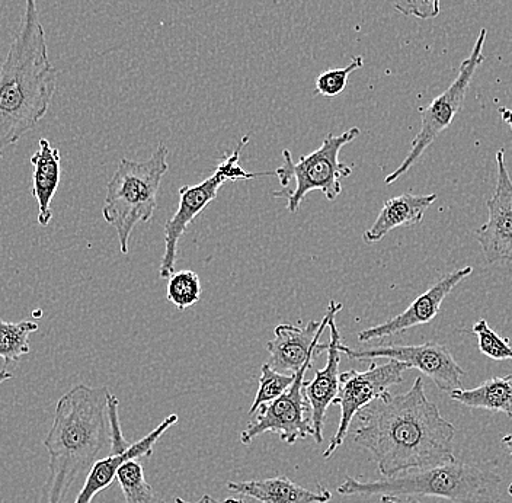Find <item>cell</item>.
<instances>
[{
  "mask_svg": "<svg viewBox=\"0 0 512 503\" xmlns=\"http://www.w3.org/2000/svg\"><path fill=\"white\" fill-rule=\"evenodd\" d=\"M486 37H488V31L482 28L472 53L460 66L459 75L454 79V82L448 86L443 94L432 99L431 104L419 110L422 120L421 130L416 134L414 142L411 144V150H409L408 156L403 160L402 165L384 179L386 185H392L393 182L398 181L400 176L405 175L424 155L425 150L435 142V139L451 126L454 117L462 110L467 89L475 78L476 70L479 69L480 64L485 62L483 47H485Z\"/></svg>",
  "mask_w": 512,
  "mask_h": 503,
  "instance_id": "cell-8",
  "label": "cell"
},
{
  "mask_svg": "<svg viewBox=\"0 0 512 503\" xmlns=\"http://www.w3.org/2000/svg\"><path fill=\"white\" fill-rule=\"evenodd\" d=\"M168 155V147L159 144L143 162L123 158L108 182L102 217L117 232L123 255L137 224L147 223L155 214L160 184L169 171Z\"/></svg>",
  "mask_w": 512,
  "mask_h": 503,
  "instance_id": "cell-5",
  "label": "cell"
},
{
  "mask_svg": "<svg viewBox=\"0 0 512 503\" xmlns=\"http://www.w3.org/2000/svg\"><path fill=\"white\" fill-rule=\"evenodd\" d=\"M473 274V267H463L450 272L446 277L441 278L437 284L432 285L430 290L412 301L408 309L403 310L400 315L387 320L382 325L373 326L366 331L358 333V342L374 341V339H383L387 336L399 335V333L416 328V326L428 325L440 313L441 304L444 299L457 287L463 280Z\"/></svg>",
  "mask_w": 512,
  "mask_h": 503,
  "instance_id": "cell-14",
  "label": "cell"
},
{
  "mask_svg": "<svg viewBox=\"0 0 512 503\" xmlns=\"http://www.w3.org/2000/svg\"><path fill=\"white\" fill-rule=\"evenodd\" d=\"M450 399L470 409L501 412L512 419V374L492 377L475 389L454 390Z\"/></svg>",
  "mask_w": 512,
  "mask_h": 503,
  "instance_id": "cell-20",
  "label": "cell"
},
{
  "mask_svg": "<svg viewBox=\"0 0 512 503\" xmlns=\"http://www.w3.org/2000/svg\"><path fill=\"white\" fill-rule=\"evenodd\" d=\"M473 333L478 336L480 352L495 361L512 360V346L510 339L501 338L495 331L489 328L485 319L479 320L473 326Z\"/></svg>",
  "mask_w": 512,
  "mask_h": 503,
  "instance_id": "cell-26",
  "label": "cell"
},
{
  "mask_svg": "<svg viewBox=\"0 0 512 503\" xmlns=\"http://www.w3.org/2000/svg\"><path fill=\"white\" fill-rule=\"evenodd\" d=\"M117 480L126 503H166L147 483L142 464L127 461L118 469Z\"/></svg>",
  "mask_w": 512,
  "mask_h": 503,
  "instance_id": "cell-22",
  "label": "cell"
},
{
  "mask_svg": "<svg viewBox=\"0 0 512 503\" xmlns=\"http://www.w3.org/2000/svg\"><path fill=\"white\" fill-rule=\"evenodd\" d=\"M339 351L350 360H387L403 362L409 370L421 371L434 381L441 392L451 393L463 389V377L466 376L462 365L454 360L447 346L428 342L424 345H377L368 349H352L341 344Z\"/></svg>",
  "mask_w": 512,
  "mask_h": 503,
  "instance_id": "cell-11",
  "label": "cell"
},
{
  "mask_svg": "<svg viewBox=\"0 0 512 503\" xmlns=\"http://www.w3.org/2000/svg\"><path fill=\"white\" fill-rule=\"evenodd\" d=\"M118 402L117 396H114L108 390L107 392V418L108 429H110V444L111 454L123 453L131 444H128L124 438L123 431H121L120 416H118Z\"/></svg>",
  "mask_w": 512,
  "mask_h": 503,
  "instance_id": "cell-27",
  "label": "cell"
},
{
  "mask_svg": "<svg viewBox=\"0 0 512 503\" xmlns=\"http://www.w3.org/2000/svg\"><path fill=\"white\" fill-rule=\"evenodd\" d=\"M396 11L418 19H432L440 15L441 0H392Z\"/></svg>",
  "mask_w": 512,
  "mask_h": 503,
  "instance_id": "cell-28",
  "label": "cell"
},
{
  "mask_svg": "<svg viewBox=\"0 0 512 503\" xmlns=\"http://www.w3.org/2000/svg\"><path fill=\"white\" fill-rule=\"evenodd\" d=\"M37 331L38 323L32 320L12 323L0 316V358L5 364L21 361L30 354V335Z\"/></svg>",
  "mask_w": 512,
  "mask_h": 503,
  "instance_id": "cell-21",
  "label": "cell"
},
{
  "mask_svg": "<svg viewBox=\"0 0 512 503\" xmlns=\"http://www.w3.org/2000/svg\"><path fill=\"white\" fill-rule=\"evenodd\" d=\"M108 387L79 384L60 397L44 447L48 477L41 503H63L80 474L89 473L110 442Z\"/></svg>",
  "mask_w": 512,
  "mask_h": 503,
  "instance_id": "cell-3",
  "label": "cell"
},
{
  "mask_svg": "<svg viewBox=\"0 0 512 503\" xmlns=\"http://www.w3.org/2000/svg\"><path fill=\"white\" fill-rule=\"evenodd\" d=\"M226 488L261 503H328L332 499V493L322 485L316 490H309L291 482L287 476L227 482Z\"/></svg>",
  "mask_w": 512,
  "mask_h": 503,
  "instance_id": "cell-17",
  "label": "cell"
},
{
  "mask_svg": "<svg viewBox=\"0 0 512 503\" xmlns=\"http://www.w3.org/2000/svg\"><path fill=\"white\" fill-rule=\"evenodd\" d=\"M498 460L450 461L430 469L411 470L376 482L345 477L336 488L342 496H430L454 503H501Z\"/></svg>",
  "mask_w": 512,
  "mask_h": 503,
  "instance_id": "cell-4",
  "label": "cell"
},
{
  "mask_svg": "<svg viewBox=\"0 0 512 503\" xmlns=\"http://www.w3.org/2000/svg\"><path fill=\"white\" fill-rule=\"evenodd\" d=\"M31 194L38 204V224L47 227L53 219L51 201L56 195L62 176V155L47 139H41L37 152L32 155Z\"/></svg>",
  "mask_w": 512,
  "mask_h": 503,
  "instance_id": "cell-18",
  "label": "cell"
},
{
  "mask_svg": "<svg viewBox=\"0 0 512 503\" xmlns=\"http://www.w3.org/2000/svg\"><path fill=\"white\" fill-rule=\"evenodd\" d=\"M352 440L371 454L383 477L456 460V428L425 394L422 377L409 392L384 394L352 421Z\"/></svg>",
  "mask_w": 512,
  "mask_h": 503,
  "instance_id": "cell-1",
  "label": "cell"
},
{
  "mask_svg": "<svg viewBox=\"0 0 512 503\" xmlns=\"http://www.w3.org/2000/svg\"><path fill=\"white\" fill-rule=\"evenodd\" d=\"M175 503H246L243 499H224V501H219V499H214L213 496L203 495L197 502H188L182 498H175Z\"/></svg>",
  "mask_w": 512,
  "mask_h": 503,
  "instance_id": "cell-29",
  "label": "cell"
},
{
  "mask_svg": "<svg viewBox=\"0 0 512 503\" xmlns=\"http://www.w3.org/2000/svg\"><path fill=\"white\" fill-rule=\"evenodd\" d=\"M360 134L358 127L350 128L341 136L329 133L319 149L310 155L300 156L296 163L291 158L290 150H283L284 165L275 169L274 175L284 189L272 192V197L284 198L290 213H297L306 195L316 189L325 194L326 200H336L342 192V179L352 173L351 166L339 159V153L342 147L354 142Z\"/></svg>",
  "mask_w": 512,
  "mask_h": 503,
  "instance_id": "cell-6",
  "label": "cell"
},
{
  "mask_svg": "<svg viewBox=\"0 0 512 503\" xmlns=\"http://www.w3.org/2000/svg\"><path fill=\"white\" fill-rule=\"evenodd\" d=\"M408 370V365L403 362L389 360L383 365L371 362L366 371L350 370L339 374V392L332 405L341 406V419L323 458L334 456L344 444L355 415L374 400L390 393V387L402 383L403 373Z\"/></svg>",
  "mask_w": 512,
  "mask_h": 503,
  "instance_id": "cell-9",
  "label": "cell"
},
{
  "mask_svg": "<svg viewBox=\"0 0 512 503\" xmlns=\"http://www.w3.org/2000/svg\"><path fill=\"white\" fill-rule=\"evenodd\" d=\"M57 76L37 0H25L24 15L0 66V159L46 117Z\"/></svg>",
  "mask_w": 512,
  "mask_h": 503,
  "instance_id": "cell-2",
  "label": "cell"
},
{
  "mask_svg": "<svg viewBox=\"0 0 512 503\" xmlns=\"http://www.w3.org/2000/svg\"><path fill=\"white\" fill-rule=\"evenodd\" d=\"M499 112H501L502 121H504V123L507 124V126L510 127L512 131V110L507 107H501L499 108Z\"/></svg>",
  "mask_w": 512,
  "mask_h": 503,
  "instance_id": "cell-31",
  "label": "cell"
},
{
  "mask_svg": "<svg viewBox=\"0 0 512 503\" xmlns=\"http://www.w3.org/2000/svg\"><path fill=\"white\" fill-rule=\"evenodd\" d=\"M488 221L475 232L488 264L512 265V179L505 150L496 152V188L488 203Z\"/></svg>",
  "mask_w": 512,
  "mask_h": 503,
  "instance_id": "cell-12",
  "label": "cell"
},
{
  "mask_svg": "<svg viewBox=\"0 0 512 503\" xmlns=\"http://www.w3.org/2000/svg\"><path fill=\"white\" fill-rule=\"evenodd\" d=\"M437 198V194H402L390 198L384 203L373 226L364 232V242L371 245L380 242L392 230L421 223L428 208L437 201Z\"/></svg>",
  "mask_w": 512,
  "mask_h": 503,
  "instance_id": "cell-19",
  "label": "cell"
},
{
  "mask_svg": "<svg viewBox=\"0 0 512 503\" xmlns=\"http://www.w3.org/2000/svg\"><path fill=\"white\" fill-rule=\"evenodd\" d=\"M335 316L329 319L328 328L331 333V341L328 342V360L325 368L315 371V378L312 381H304L303 393L312 410L313 438L316 444L323 442V426H325L326 410L334 403L336 394L339 392V361L342 344L341 333L336 326Z\"/></svg>",
  "mask_w": 512,
  "mask_h": 503,
  "instance_id": "cell-15",
  "label": "cell"
},
{
  "mask_svg": "<svg viewBox=\"0 0 512 503\" xmlns=\"http://www.w3.org/2000/svg\"><path fill=\"white\" fill-rule=\"evenodd\" d=\"M382 503H422L415 498L400 499L399 496H382L380 498Z\"/></svg>",
  "mask_w": 512,
  "mask_h": 503,
  "instance_id": "cell-30",
  "label": "cell"
},
{
  "mask_svg": "<svg viewBox=\"0 0 512 503\" xmlns=\"http://www.w3.org/2000/svg\"><path fill=\"white\" fill-rule=\"evenodd\" d=\"M178 421V415L172 413L168 418L163 419L150 434H147L142 440L131 444L123 453L110 454V456L96 461L92 469L89 470L88 477H86L85 480V486L80 490L75 503H91L94 501L98 493L110 488L114 480H117L118 469H120L124 463H127V461L152 456L156 442H158L159 438H162V435Z\"/></svg>",
  "mask_w": 512,
  "mask_h": 503,
  "instance_id": "cell-16",
  "label": "cell"
},
{
  "mask_svg": "<svg viewBox=\"0 0 512 503\" xmlns=\"http://www.w3.org/2000/svg\"><path fill=\"white\" fill-rule=\"evenodd\" d=\"M12 373H9L8 370H2L0 371V386H2L5 381L12 380Z\"/></svg>",
  "mask_w": 512,
  "mask_h": 503,
  "instance_id": "cell-33",
  "label": "cell"
},
{
  "mask_svg": "<svg viewBox=\"0 0 512 503\" xmlns=\"http://www.w3.org/2000/svg\"><path fill=\"white\" fill-rule=\"evenodd\" d=\"M294 381V374L280 373L275 370L271 364H264L261 368V378H259V389L256 392L254 403L249 409V415H254L256 410L265 403L274 402L275 399L287 392Z\"/></svg>",
  "mask_w": 512,
  "mask_h": 503,
  "instance_id": "cell-24",
  "label": "cell"
},
{
  "mask_svg": "<svg viewBox=\"0 0 512 503\" xmlns=\"http://www.w3.org/2000/svg\"><path fill=\"white\" fill-rule=\"evenodd\" d=\"M249 142V137L240 140L232 155L226 156L217 166L213 175L208 176L197 185H184L179 189L178 210L171 220L165 224V252L160 262L159 277L162 280L171 277L175 272L176 251L182 235L187 232V227L211 201L216 200L217 192L226 182L238 181V179H255L259 176H270L274 172L251 173L246 172L239 165L240 153Z\"/></svg>",
  "mask_w": 512,
  "mask_h": 503,
  "instance_id": "cell-7",
  "label": "cell"
},
{
  "mask_svg": "<svg viewBox=\"0 0 512 503\" xmlns=\"http://www.w3.org/2000/svg\"><path fill=\"white\" fill-rule=\"evenodd\" d=\"M508 493H510V496H512V483L510 485V488H508Z\"/></svg>",
  "mask_w": 512,
  "mask_h": 503,
  "instance_id": "cell-34",
  "label": "cell"
},
{
  "mask_svg": "<svg viewBox=\"0 0 512 503\" xmlns=\"http://www.w3.org/2000/svg\"><path fill=\"white\" fill-rule=\"evenodd\" d=\"M313 360L315 358L307 360L294 374L293 384L286 393L256 410L255 418L240 432L242 444H252L256 437L265 432H274L288 445L313 437L312 410L303 393L304 378L307 370L312 368Z\"/></svg>",
  "mask_w": 512,
  "mask_h": 503,
  "instance_id": "cell-10",
  "label": "cell"
},
{
  "mask_svg": "<svg viewBox=\"0 0 512 503\" xmlns=\"http://www.w3.org/2000/svg\"><path fill=\"white\" fill-rule=\"evenodd\" d=\"M363 66L364 57L355 56L347 67L320 73L315 82V95L325 96V98H335V96L341 95L347 88L351 73Z\"/></svg>",
  "mask_w": 512,
  "mask_h": 503,
  "instance_id": "cell-25",
  "label": "cell"
},
{
  "mask_svg": "<svg viewBox=\"0 0 512 503\" xmlns=\"http://www.w3.org/2000/svg\"><path fill=\"white\" fill-rule=\"evenodd\" d=\"M502 444L507 447L508 453H510V456L512 457V434L505 435L504 438H502Z\"/></svg>",
  "mask_w": 512,
  "mask_h": 503,
  "instance_id": "cell-32",
  "label": "cell"
},
{
  "mask_svg": "<svg viewBox=\"0 0 512 503\" xmlns=\"http://www.w3.org/2000/svg\"><path fill=\"white\" fill-rule=\"evenodd\" d=\"M341 310L342 303L332 300L326 315L320 322L310 320L302 326H294L290 323L277 326L274 331V341L267 344L272 367L280 373L291 371L296 374L307 360L315 358L323 351H328L329 344H320L319 339L323 331L328 328L329 319Z\"/></svg>",
  "mask_w": 512,
  "mask_h": 503,
  "instance_id": "cell-13",
  "label": "cell"
},
{
  "mask_svg": "<svg viewBox=\"0 0 512 503\" xmlns=\"http://www.w3.org/2000/svg\"><path fill=\"white\" fill-rule=\"evenodd\" d=\"M200 297L201 281L194 271L184 269V271L174 272L169 277L166 299L174 304L176 309L184 312L188 307L194 306Z\"/></svg>",
  "mask_w": 512,
  "mask_h": 503,
  "instance_id": "cell-23",
  "label": "cell"
}]
</instances>
